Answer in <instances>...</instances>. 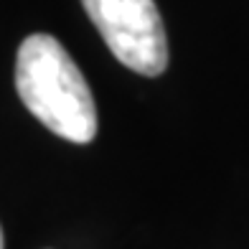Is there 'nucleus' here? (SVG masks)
<instances>
[{
    "label": "nucleus",
    "instance_id": "obj_1",
    "mask_svg": "<svg viewBox=\"0 0 249 249\" xmlns=\"http://www.w3.org/2000/svg\"><path fill=\"white\" fill-rule=\"evenodd\" d=\"M16 89L26 109L59 138L87 145L97 135V107L84 74L59 41L33 33L18 49Z\"/></svg>",
    "mask_w": 249,
    "mask_h": 249
},
{
    "label": "nucleus",
    "instance_id": "obj_2",
    "mask_svg": "<svg viewBox=\"0 0 249 249\" xmlns=\"http://www.w3.org/2000/svg\"><path fill=\"white\" fill-rule=\"evenodd\" d=\"M82 5L120 64L145 76L165 71L168 38L153 0H82Z\"/></svg>",
    "mask_w": 249,
    "mask_h": 249
},
{
    "label": "nucleus",
    "instance_id": "obj_3",
    "mask_svg": "<svg viewBox=\"0 0 249 249\" xmlns=\"http://www.w3.org/2000/svg\"><path fill=\"white\" fill-rule=\"evenodd\" d=\"M0 249H3V229H0Z\"/></svg>",
    "mask_w": 249,
    "mask_h": 249
}]
</instances>
